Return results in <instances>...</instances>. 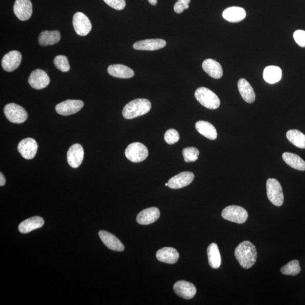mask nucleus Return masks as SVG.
<instances>
[{
  "label": "nucleus",
  "mask_w": 305,
  "mask_h": 305,
  "mask_svg": "<svg viewBox=\"0 0 305 305\" xmlns=\"http://www.w3.org/2000/svg\"><path fill=\"white\" fill-rule=\"evenodd\" d=\"M222 216L228 221L243 224L247 221L248 213L242 207L231 205L224 208L222 213Z\"/></svg>",
  "instance_id": "obj_5"
},
{
  "label": "nucleus",
  "mask_w": 305,
  "mask_h": 305,
  "mask_svg": "<svg viewBox=\"0 0 305 305\" xmlns=\"http://www.w3.org/2000/svg\"><path fill=\"white\" fill-rule=\"evenodd\" d=\"M159 217L160 211L158 208L149 207L138 213L136 221L142 225H149L157 221Z\"/></svg>",
  "instance_id": "obj_17"
},
{
  "label": "nucleus",
  "mask_w": 305,
  "mask_h": 305,
  "mask_svg": "<svg viewBox=\"0 0 305 305\" xmlns=\"http://www.w3.org/2000/svg\"><path fill=\"white\" fill-rule=\"evenodd\" d=\"M293 37L296 43L301 47H305V31L297 30L293 34Z\"/></svg>",
  "instance_id": "obj_38"
},
{
  "label": "nucleus",
  "mask_w": 305,
  "mask_h": 305,
  "mask_svg": "<svg viewBox=\"0 0 305 305\" xmlns=\"http://www.w3.org/2000/svg\"><path fill=\"white\" fill-rule=\"evenodd\" d=\"M238 85L239 92L244 100L249 104L254 103L255 100L254 90L247 80L240 79Z\"/></svg>",
  "instance_id": "obj_24"
},
{
  "label": "nucleus",
  "mask_w": 305,
  "mask_h": 305,
  "mask_svg": "<svg viewBox=\"0 0 305 305\" xmlns=\"http://www.w3.org/2000/svg\"><path fill=\"white\" fill-rule=\"evenodd\" d=\"M164 138L166 142L172 145L179 140V133L175 129H169L166 132Z\"/></svg>",
  "instance_id": "obj_35"
},
{
  "label": "nucleus",
  "mask_w": 305,
  "mask_h": 305,
  "mask_svg": "<svg viewBox=\"0 0 305 305\" xmlns=\"http://www.w3.org/2000/svg\"><path fill=\"white\" fill-rule=\"evenodd\" d=\"M109 7L117 10H122L126 7L125 0H104Z\"/></svg>",
  "instance_id": "obj_36"
},
{
  "label": "nucleus",
  "mask_w": 305,
  "mask_h": 305,
  "mask_svg": "<svg viewBox=\"0 0 305 305\" xmlns=\"http://www.w3.org/2000/svg\"><path fill=\"white\" fill-rule=\"evenodd\" d=\"M61 40V34L58 31H44L39 37V43L41 46L52 45Z\"/></svg>",
  "instance_id": "obj_27"
},
{
  "label": "nucleus",
  "mask_w": 305,
  "mask_h": 305,
  "mask_svg": "<svg viewBox=\"0 0 305 305\" xmlns=\"http://www.w3.org/2000/svg\"><path fill=\"white\" fill-rule=\"evenodd\" d=\"M191 0H178L174 5V11L178 14L183 13L184 10L189 8Z\"/></svg>",
  "instance_id": "obj_37"
},
{
  "label": "nucleus",
  "mask_w": 305,
  "mask_h": 305,
  "mask_svg": "<svg viewBox=\"0 0 305 305\" xmlns=\"http://www.w3.org/2000/svg\"><path fill=\"white\" fill-rule=\"evenodd\" d=\"M174 291L178 296L186 299L194 298L197 292L196 288L192 283L184 280L176 282L174 286Z\"/></svg>",
  "instance_id": "obj_15"
},
{
  "label": "nucleus",
  "mask_w": 305,
  "mask_h": 305,
  "mask_svg": "<svg viewBox=\"0 0 305 305\" xmlns=\"http://www.w3.org/2000/svg\"><path fill=\"white\" fill-rule=\"evenodd\" d=\"M84 106L81 100H68L58 104L56 106V110L59 114L67 116L78 113Z\"/></svg>",
  "instance_id": "obj_8"
},
{
  "label": "nucleus",
  "mask_w": 305,
  "mask_h": 305,
  "mask_svg": "<svg viewBox=\"0 0 305 305\" xmlns=\"http://www.w3.org/2000/svg\"><path fill=\"white\" fill-rule=\"evenodd\" d=\"M195 98L199 103L208 109L215 110L221 104L220 99L210 89L205 87L198 88L195 93Z\"/></svg>",
  "instance_id": "obj_3"
},
{
  "label": "nucleus",
  "mask_w": 305,
  "mask_h": 305,
  "mask_svg": "<svg viewBox=\"0 0 305 305\" xmlns=\"http://www.w3.org/2000/svg\"><path fill=\"white\" fill-rule=\"evenodd\" d=\"M6 183V180L3 175V174L1 173H0V185L4 186Z\"/></svg>",
  "instance_id": "obj_39"
},
{
  "label": "nucleus",
  "mask_w": 305,
  "mask_h": 305,
  "mask_svg": "<svg viewBox=\"0 0 305 305\" xmlns=\"http://www.w3.org/2000/svg\"><path fill=\"white\" fill-rule=\"evenodd\" d=\"M167 45V42L163 39H147L136 42L133 47L138 51H156Z\"/></svg>",
  "instance_id": "obj_18"
},
{
  "label": "nucleus",
  "mask_w": 305,
  "mask_h": 305,
  "mask_svg": "<svg viewBox=\"0 0 305 305\" xmlns=\"http://www.w3.org/2000/svg\"><path fill=\"white\" fill-rule=\"evenodd\" d=\"M43 219L40 217H34L24 221L19 224L18 229L20 233H28L44 226Z\"/></svg>",
  "instance_id": "obj_23"
},
{
  "label": "nucleus",
  "mask_w": 305,
  "mask_h": 305,
  "mask_svg": "<svg viewBox=\"0 0 305 305\" xmlns=\"http://www.w3.org/2000/svg\"><path fill=\"white\" fill-rule=\"evenodd\" d=\"M195 175L189 171H185L173 176L168 181V186L171 189L178 190L189 185L194 180Z\"/></svg>",
  "instance_id": "obj_13"
},
{
  "label": "nucleus",
  "mask_w": 305,
  "mask_h": 305,
  "mask_svg": "<svg viewBox=\"0 0 305 305\" xmlns=\"http://www.w3.org/2000/svg\"><path fill=\"white\" fill-rule=\"evenodd\" d=\"M54 64L59 71L68 72L71 69L67 58L65 56H57L54 59Z\"/></svg>",
  "instance_id": "obj_34"
},
{
  "label": "nucleus",
  "mask_w": 305,
  "mask_h": 305,
  "mask_svg": "<svg viewBox=\"0 0 305 305\" xmlns=\"http://www.w3.org/2000/svg\"><path fill=\"white\" fill-rule=\"evenodd\" d=\"M298 260H293L281 268L282 274L286 275L296 276L301 271Z\"/></svg>",
  "instance_id": "obj_32"
},
{
  "label": "nucleus",
  "mask_w": 305,
  "mask_h": 305,
  "mask_svg": "<svg viewBox=\"0 0 305 305\" xmlns=\"http://www.w3.org/2000/svg\"><path fill=\"white\" fill-rule=\"evenodd\" d=\"M263 77L267 83L275 84L279 82L281 78V69L275 66L267 67L264 69Z\"/></svg>",
  "instance_id": "obj_30"
},
{
  "label": "nucleus",
  "mask_w": 305,
  "mask_h": 305,
  "mask_svg": "<svg viewBox=\"0 0 305 305\" xmlns=\"http://www.w3.org/2000/svg\"><path fill=\"white\" fill-rule=\"evenodd\" d=\"M125 156L128 160L132 162H141L148 157V150L143 144L133 143L127 147Z\"/></svg>",
  "instance_id": "obj_7"
},
{
  "label": "nucleus",
  "mask_w": 305,
  "mask_h": 305,
  "mask_svg": "<svg viewBox=\"0 0 305 305\" xmlns=\"http://www.w3.org/2000/svg\"><path fill=\"white\" fill-rule=\"evenodd\" d=\"M234 255L243 268L249 269L257 259V251L254 244L249 241H244L235 249Z\"/></svg>",
  "instance_id": "obj_1"
},
{
  "label": "nucleus",
  "mask_w": 305,
  "mask_h": 305,
  "mask_svg": "<svg viewBox=\"0 0 305 305\" xmlns=\"http://www.w3.org/2000/svg\"><path fill=\"white\" fill-rule=\"evenodd\" d=\"M148 1L150 4L153 5V6H155L157 4V0H148Z\"/></svg>",
  "instance_id": "obj_40"
},
{
  "label": "nucleus",
  "mask_w": 305,
  "mask_h": 305,
  "mask_svg": "<svg viewBox=\"0 0 305 305\" xmlns=\"http://www.w3.org/2000/svg\"><path fill=\"white\" fill-rule=\"evenodd\" d=\"M200 152L195 147H187L183 150V155L186 162H195L198 159Z\"/></svg>",
  "instance_id": "obj_33"
},
{
  "label": "nucleus",
  "mask_w": 305,
  "mask_h": 305,
  "mask_svg": "<svg viewBox=\"0 0 305 305\" xmlns=\"http://www.w3.org/2000/svg\"><path fill=\"white\" fill-rule=\"evenodd\" d=\"M156 257L158 261L163 263L174 264L178 261L179 254L174 248L165 247L157 251Z\"/></svg>",
  "instance_id": "obj_20"
},
{
  "label": "nucleus",
  "mask_w": 305,
  "mask_h": 305,
  "mask_svg": "<svg viewBox=\"0 0 305 305\" xmlns=\"http://www.w3.org/2000/svg\"><path fill=\"white\" fill-rule=\"evenodd\" d=\"M14 13L19 20H29L33 14V5L30 0H16L14 7Z\"/></svg>",
  "instance_id": "obj_10"
},
{
  "label": "nucleus",
  "mask_w": 305,
  "mask_h": 305,
  "mask_svg": "<svg viewBox=\"0 0 305 305\" xmlns=\"http://www.w3.org/2000/svg\"><path fill=\"white\" fill-rule=\"evenodd\" d=\"M73 23L75 31L79 36H86L92 30L90 21L87 16L82 12H78L74 14Z\"/></svg>",
  "instance_id": "obj_9"
},
{
  "label": "nucleus",
  "mask_w": 305,
  "mask_h": 305,
  "mask_svg": "<svg viewBox=\"0 0 305 305\" xmlns=\"http://www.w3.org/2000/svg\"><path fill=\"white\" fill-rule=\"evenodd\" d=\"M22 61V55L18 51H13L5 55L2 60V66L5 71L12 72L17 69Z\"/></svg>",
  "instance_id": "obj_16"
},
{
  "label": "nucleus",
  "mask_w": 305,
  "mask_h": 305,
  "mask_svg": "<svg viewBox=\"0 0 305 305\" xmlns=\"http://www.w3.org/2000/svg\"><path fill=\"white\" fill-rule=\"evenodd\" d=\"M196 128L200 134L212 140H215L217 138L218 134L216 128L210 123L200 121L196 124Z\"/></svg>",
  "instance_id": "obj_26"
},
{
  "label": "nucleus",
  "mask_w": 305,
  "mask_h": 305,
  "mask_svg": "<svg viewBox=\"0 0 305 305\" xmlns=\"http://www.w3.org/2000/svg\"><path fill=\"white\" fill-rule=\"evenodd\" d=\"M165 185L166 186H168V183H166Z\"/></svg>",
  "instance_id": "obj_41"
},
{
  "label": "nucleus",
  "mask_w": 305,
  "mask_h": 305,
  "mask_svg": "<svg viewBox=\"0 0 305 305\" xmlns=\"http://www.w3.org/2000/svg\"><path fill=\"white\" fill-rule=\"evenodd\" d=\"M84 150L81 145L75 144L69 148L67 153V162L73 168H78L81 165L84 159Z\"/></svg>",
  "instance_id": "obj_14"
},
{
  "label": "nucleus",
  "mask_w": 305,
  "mask_h": 305,
  "mask_svg": "<svg viewBox=\"0 0 305 305\" xmlns=\"http://www.w3.org/2000/svg\"><path fill=\"white\" fill-rule=\"evenodd\" d=\"M283 159L288 165L294 169L305 171V161L296 154L285 152L283 154Z\"/></svg>",
  "instance_id": "obj_29"
},
{
  "label": "nucleus",
  "mask_w": 305,
  "mask_h": 305,
  "mask_svg": "<svg viewBox=\"0 0 305 305\" xmlns=\"http://www.w3.org/2000/svg\"><path fill=\"white\" fill-rule=\"evenodd\" d=\"M222 16L229 22L238 23L245 19L246 12L242 8L232 7L224 10Z\"/></svg>",
  "instance_id": "obj_22"
},
{
  "label": "nucleus",
  "mask_w": 305,
  "mask_h": 305,
  "mask_svg": "<svg viewBox=\"0 0 305 305\" xmlns=\"http://www.w3.org/2000/svg\"><path fill=\"white\" fill-rule=\"evenodd\" d=\"M99 235L102 242L109 249L116 251L124 250V244L113 234L105 231H100L99 232Z\"/></svg>",
  "instance_id": "obj_19"
},
{
  "label": "nucleus",
  "mask_w": 305,
  "mask_h": 305,
  "mask_svg": "<svg viewBox=\"0 0 305 305\" xmlns=\"http://www.w3.org/2000/svg\"><path fill=\"white\" fill-rule=\"evenodd\" d=\"M267 195L273 205L281 206L284 202V195L282 187L275 179L270 178L266 183Z\"/></svg>",
  "instance_id": "obj_4"
},
{
  "label": "nucleus",
  "mask_w": 305,
  "mask_h": 305,
  "mask_svg": "<svg viewBox=\"0 0 305 305\" xmlns=\"http://www.w3.org/2000/svg\"><path fill=\"white\" fill-rule=\"evenodd\" d=\"M29 83L35 89L46 88L50 83V79L46 72L41 69H35L30 74Z\"/></svg>",
  "instance_id": "obj_11"
},
{
  "label": "nucleus",
  "mask_w": 305,
  "mask_h": 305,
  "mask_svg": "<svg viewBox=\"0 0 305 305\" xmlns=\"http://www.w3.org/2000/svg\"><path fill=\"white\" fill-rule=\"evenodd\" d=\"M4 112L7 119L13 124H22L28 120V113L22 106L17 104H7L5 106Z\"/></svg>",
  "instance_id": "obj_6"
},
{
  "label": "nucleus",
  "mask_w": 305,
  "mask_h": 305,
  "mask_svg": "<svg viewBox=\"0 0 305 305\" xmlns=\"http://www.w3.org/2000/svg\"><path fill=\"white\" fill-rule=\"evenodd\" d=\"M202 68L210 77L220 79L223 76V68L221 64L213 59H207L203 62Z\"/></svg>",
  "instance_id": "obj_21"
},
{
  "label": "nucleus",
  "mask_w": 305,
  "mask_h": 305,
  "mask_svg": "<svg viewBox=\"0 0 305 305\" xmlns=\"http://www.w3.org/2000/svg\"><path fill=\"white\" fill-rule=\"evenodd\" d=\"M287 138L293 145L300 149H305V135L297 130H289L287 132Z\"/></svg>",
  "instance_id": "obj_31"
},
{
  "label": "nucleus",
  "mask_w": 305,
  "mask_h": 305,
  "mask_svg": "<svg viewBox=\"0 0 305 305\" xmlns=\"http://www.w3.org/2000/svg\"><path fill=\"white\" fill-rule=\"evenodd\" d=\"M151 102L146 99H137L130 102L122 111L123 116L126 120H132L145 115L151 109Z\"/></svg>",
  "instance_id": "obj_2"
},
{
  "label": "nucleus",
  "mask_w": 305,
  "mask_h": 305,
  "mask_svg": "<svg viewBox=\"0 0 305 305\" xmlns=\"http://www.w3.org/2000/svg\"><path fill=\"white\" fill-rule=\"evenodd\" d=\"M208 264L213 269H217L221 265V256L218 245L212 243L207 250Z\"/></svg>",
  "instance_id": "obj_28"
},
{
  "label": "nucleus",
  "mask_w": 305,
  "mask_h": 305,
  "mask_svg": "<svg viewBox=\"0 0 305 305\" xmlns=\"http://www.w3.org/2000/svg\"><path fill=\"white\" fill-rule=\"evenodd\" d=\"M38 145L34 138H26L21 141L18 146V151L26 159H31L36 156Z\"/></svg>",
  "instance_id": "obj_12"
},
{
  "label": "nucleus",
  "mask_w": 305,
  "mask_h": 305,
  "mask_svg": "<svg viewBox=\"0 0 305 305\" xmlns=\"http://www.w3.org/2000/svg\"><path fill=\"white\" fill-rule=\"evenodd\" d=\"M108 72L111 76L121 79L131 78L135 75L131 68L120 64L109 66Z\"/></svg>",
  "instance_id": "obj_25"
}]
</instances>
